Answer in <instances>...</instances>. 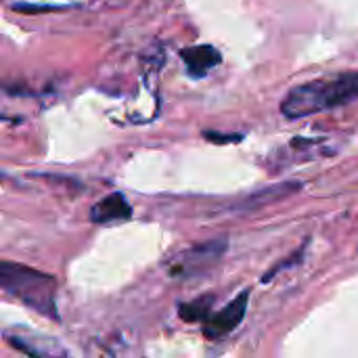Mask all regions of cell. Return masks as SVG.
<instances>
[{"label":"cell","mask_w":358,"mask_h":358,"mask_svg":"<svg viewBox=\"0 0 358 358\" xmlns=\"http://www.w3.org/2000/svg\"><path fill=\"white\" fill-rule=\"evenodd\" d=\"M355 101H358V71H348L292 88L281 101V113L289 120H300Z\"/></svg>","instance_id":"cell-1"},{"label":"cell","mask_w":358,"mask_h":358,"mask_svg":"<svg viewBox=\"0 0 358 358\" xmlns=\"http://www.w3.org/2000/svg\"><path fill=\"white\" fill-rule=\"evenodd\" d=\"M0 287L4 294L17 298L27 308L36 310L38 315L59 321L57 313V279L48 273L15 264L2 262L0 264Z\"/></svg>","instance_id":"cell-2"},{"label":"cell","mask_w":358,"mask_h":358,"mask_svg":"<svg viewBox=\"0 0 358 358\" xmlns=\"http://www.w3.org/2000/svg\"><path fill=\"white\" fill-rule=\"evenodd\" d=\"M227 252V239H212L203 245H195L187 250L176 264L170 268L172 277H199L208 268H212Z\"/></svg>","instance_id":"cell-3"},{"label":"cell","mask_w":358,"mask_h":358,"mask_svg":"<svg viewBox=\"0 0 358 358\" xmlns=\"http://www.w3.org/2000/svg\"><path fill=\"white\" fill-rule=\"evenodd\" d=\"M248 302H250V292H241L235 300H231L220 313L212 315L208 321H206V327H203V334L208 340H218V338H224L229 336L231 331H235L245 313H248Z\"/></svg>","instance_id":"cell-4"},{"label":"cell","mask_w":358,"mask_h":358,"mask_svg":"<svg viewBox=\"0 0 358 358\" xmlns=\"http://www.w3.org/2000/svg\"><path fill=\"white\" fill-rule=\"evenodd\" d=\"M180 59L191 78H206L208 71H212L222 61V55L218 48H214L210 44H197V46L182 48Z\"/></svg>","instance_id":"cell-5"},{"label":"cell","mask_w":358,"mask_h":358,"mask_svg":"<svg viewBox=\"0 0 358 358\" xmlns=\"http://www.w3.org/2000/svg\"><path fill=\"white\" fill-rule=\"evenodd\" d=\"M132 218V208L122 193H111L90 208V220L94 224L126 222Z\"/></svg>","instance_id":"cell-6"},{"label":"cell","mask_w":358,"mask_h":358,"mask_svg":"<svg viewBox=\"0 0 358 358\" xmlns=\"http://www.w3.org/2000/svg\"><path fill=\"white\" fill-rule=\"evenodd\" d=\"M6 338V342L13 346V348H17V350H21L23 355H27V357H55V355H65L63 350H57V348H48V346H40V344H44V342H48V340H40V338H23V336H10V334H6L4 336Z\"/></svg>","instance_id":"cell-7"},{"label":"cell","mask_w":358,"mask_h":358,"mask_svg":"<svg viewBox=\"0 0 358 358\" xmlns=\"http://www.w3.org/2000/svg\"><path fill=\"white\" fill-rule=\"evenodd\" d=\"M212 304H214V296H203V298H197L193 302H185L178 306V315L182 321L187 323H206L210 317H212Z\"/></svg>","instance_id":"cell-8"},{"label":"cell","mask_w":358,"mask_h":358,"mask_svg":"<svg viewBox=\"0 0 358 358\" xmlns=\"http://www.w3.org/2000/svg\"><path fill=\"white\" fill-rule=\"evenodd\" d=\"M304 260V250H298L296 254H292L287 260H283V262H279L273 271H268L264 277H262V283H268V281H273L275 277H277V273L279 271H283V268H292V266H296V264H300Z\"/></svg>","instance_id":"cell-9"},{"label":"cell","mask_w":358,"mask_h":358,"mask_svg":"<svg viewBox=\"0 0 358 358\" xmlns=\"http://www.w3.org/2000/svg\"><path fill=\"white\" fill-rule=\"evenodd\" d=\"M203 136L210 141V143H239L241 141V134H218V132H203Z\"/></svg>","instance_id":"cell-10"}]
</instances>
